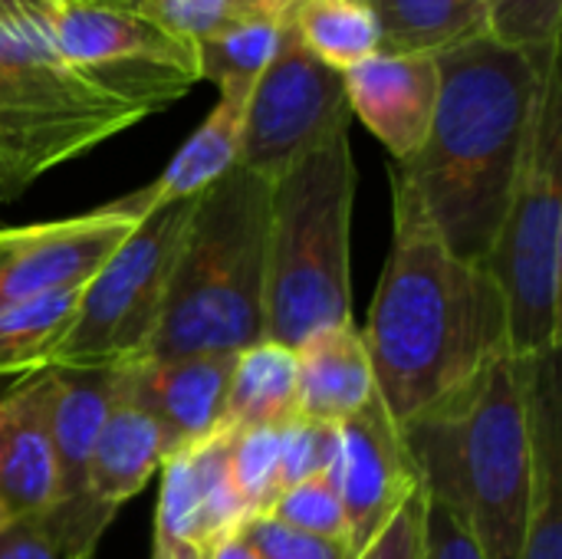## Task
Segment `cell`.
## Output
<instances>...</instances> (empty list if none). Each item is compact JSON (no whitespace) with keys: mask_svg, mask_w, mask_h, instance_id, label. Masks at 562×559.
<instances>
[{"mask_svg":"<svg viewBox=\"0 0 562 559\" xmlns=\"http://www.w3.org/2000/svg\"><path fill=\"white\" fill-rule=\"evenodd\" d=\"M553 56L494 36L438 53V109L425 145L392 165V211L431 227L461 260L484 264L494 250Z\"/></svg>","mask_w":562,"mask_h":559,"instance_id":"1","label":"cell"},{"mask_svg":"<svg viewBox=\"0 0 562 559\" xmlns=\"http://www.w3.org/2000/svg\"><path fill=\"white\" fill-rule=\"evenodd\" d=\"M392 214V250L359 333L375 392L392 422L405 425L510 353V343L494 273L454 257L422 221Z\"/></svg>","mask_w":562,"mask_h":559,"instance_id":"2","label":"cell"},{"mask_svg":"<svg viewBox=\"0 0 562 559\" xmlns=\"http://www.w3.org/2000/svg\"><path fill=\"white\" fill-rule=\"evenodd\" d=\"M422 494L464 524L484 559H517L533 507L527 395L510 353L398 425Z\"/></svg>","mask_w":562,"mask_h":559,"instance_id":"3","label":"cell"},{"mask_svg":"<svg viewBox=\"0 0 562 559\" xmlns=\"http://www.w3.org/2000/svg\"><path fill=\"white\" fill-rule=\"evenodd\" d=\"M270 181L234 168L194 198L148 359L237 356L263 336Z\"/></svg>","mask_w":562,"mask_h":559,"instance_id":"4","label":"cell"},{"mask_svg":"<svg viewBox=\"0 0 562 559\" xmlns=\"http://www.w3.org/2000/svg\"><path fill=\"white\" fill-rule=\"evenodd\" d=\"M356 158L349 128L329 135L277 181L267 217L263 336L290 349L352 323Z\"/></svg>","mask_w":562,"mask_h":559,"instance_id":"5","label":"cell"},{"mask_svg":"<svg viewBox=\"0 0 562 559\" xmlns=\"http://www.w3.org/2000/svg\"><path fill=\"white\" fill-rule=\"evenodd\" d=\"M145 119V109L76 72L43 16L0 13V201Z\"/></svg>","mask_w":562,"mask_h":559,"instance_id":"6","label":"cell"},{"mask_svg":"<svg viewBox=\"0 0 562 559\" xmlns=\"http://www.w3.org/2000/svg\"><path fill=\"white\" fill-rule=\"evenodd\" d=\"M484 267L494 273L507 303L510 356L560 353L562 277V69L550 59L514 194Z\"/></svg>","mask_w":562,"mask_h":559,"instance_id":"7","label":"cell"},{"mask_svg":"<svg viewBox=\"0 0 562 559\" xmlns=\"http://www.w3.org/2000/svg\"><path fill=\"white\" fill-rule=\"evenodd\" d=\"M191 208L194 198L145 211L138 227L82 287L76 316L53 353V369H125L148 359Z\"/></svg>","mask_w":562,"mask_h":559,"instance_id":"8","label":"cell"},{"mask_svg":"<svg viewBox=\"0 0 562 559\" xmlns=\"http://www.w3.org/2000/svg\"><path fill=\"white\" fill-rule=\"evenodd\" d=\"M46 30L76 72L148 115L201 82L198 46L155 26L132 7L56 0Z\"/></svg>","mask_w":562,"mask_h":559,"instance_id":"9","label":"cell"},{"mask_svg":"<svg viewBox=\"0 0 562 559\" xmlns=\"http://www.w3.org/2000/svg\"><path fill=\"white\" fill-rule=\"evenodd\" d=\"M349 122L342 72L316 59L290 26L283 49L247 96L237 168L277 181L329 135L349 128Z\"/></svg>","mask_w":562,"mask_h":559,"instance_id":"10","label":"cell"},{"mask_svg":"<svg viewBox=\"0 0 562 559\" xmlns=\"http://www.w3.org/2000/svg\"><path fill=\"white\" fill-rule=\"evenodd\" d=\"M145 217L142 194L105 208L0 231V310L56 290H82Z\"/></svg>","mask_w":562,"mask_h":559,"instance_id":"11","label":"cell"},{"mask_svg":"<svg viewBox=\"0 0 562 559\" xmlns=\"http://www.w3.org/2000/svg\"><path fill=\"white\" fill-rule=\"evenodd\" d=\"M112 395L115 369H53V504L43 524L63 559L92 557L105 534L89 504V461Z\"/></svg>","mask_w":562,"mask_h":559,"instance_id":"12","label":"cell"},{"mask_svg":"<svg viewBox=\"0 0 562 559\" xmlns=\"http://www.w3.org/2000/svg\"><path fill=\"white\" fill-rule=\"evenodd\" d=\"M231 428L204 445L175 451L158 471L151 559H207L240 530L247 511L231 481Z\"/></svg>","mask_w":562,"mask_h":559,"instance_id":"13","label":"cell"},{"mask_svg":"<svg viewBox=\"0 0 562 559\" xmlns=\"http://www.w3.org/2000/svg\"><path fill=\"white\" fill-rule=\"evenodd\" d=\"M329 478L349 517L356 554L385 527L402 501L418 491L402 432L382 405L379 392L366 409L339 422V448Z\"/></svg>","mask_w":562,"mask_h":559,"instance_id":"14","label":"cell"},{"mask_svg":"<svg viewBox=\"0 0 562 559\" xmlns=\"http://www.w3.org/2000/svg\"><path fill=\"white\" fill-rule=\"evenodd\" d=\"M231 366L234 356L217 353L142 359L115 369V389L155 418L168 455H175L204 445L227 428Z\"/></svg>","mask_w":562,"mask_h":559,"instance_id":"15","label":"cell"},{"mask_svg":"<svg viewBox=\"0 0 562 559\" xmlns=\"http://www.w3.org/2000/svg\"><path fill=\"white\" fill-rule=\"evenodd\" d=\"M349 112L389 148L395 161H408L428 138L441 69L435 53H385L342 72Z\"/></svg>","mask_w":562,"mask_h":559,"instance_id":"16","label":"cell"},{"mask_svg":"<svg viewBox=\"0 0 562 559\" xmlns=\"http://www.w3.org/2000/svg\"><path fill=\"white\" fill-rule=\"evenodd\" d=\"M53 369L0 385V514L43 517L53 504Z\"/></svg>","mask_w":562,"mask_h":559,"instance_id":"17","label":"cell"},{"mask_svg":"<svg viewBox=\"0 0 562 559\" xmlns=\"http://www.w3.org/2000/svg\"><path fill=\"white\" fill-rule=\"evenodd\" d=\"M557 356L517 359L530 441H533V507L517 559H562V418Z\"/></svg>","mask_w":562,"mask_h":559,"instance_id":"18","label":"cell"},{"mask_svg":"<svg viewBox=\"0 0 562 559\" xmlns=\"http://www.w3.org/2000/svg\"><path fill=\"white\" fill-rule=\"evenodd\" d=\"M165 458L168 448L155 418L115 389L89 461V504L95 517L109 527L115 514L161 471Z\"/></svg>","mask_w":562,"mask_h":559,"instance_id":"19","label":"cell"},{"mask_svg":"<svg viewBox=\"0 0 562 559\" xmlns=\"http://www.w3.org/2000/svg\"><path fill=\"white\" fill-rule=\"evenodd\" d=\"M300 415L339 425L366 409L375 395L372 362L359 326L342 323L296 346Z\"/></svg>","mask_w":562,"mask_h":559,"instance_id":"20","label":"cell"},{"mask_svg":"<svg viewBox=\"0 0 562 559\" xmlns=\"http://www.w3.org/2000/svg\"><path fill=\"white\" fill-rule=\"evenodd\" d=\"M247 96L250 92H240V89H224L221 92L217 105L191 132V138L178 148V155L168 161V168L148 188L138 191L145 211L155 208V204L198 198L211 185H217L227 171L237 168Z\"/></svg>","mask_w":562,"mask_h":559,"instance_id":"21","label":"cell"},{"mask_svg":"<svg viewBox=\"0 0 562 559\" xmlns=\"http://www.w3.org/2000/svg\"><path fill=\"white\" fill-rule=\"evenodd\" d=\"M300 415V366L296 349L260 339L234 356L227 385V428L283 425Z\"/></svg>","mask_w":562,"mask_h":559,"instance_id":"22","label":"cell"},{"mask_svg":"<svg viewBox=\"0 0 562 559\" xmlns=\"http://www.w3.org/2000/svg\"><path fill=\"white\" fill-rule=\"evenodd\" d=\"M385 53H445L487 36L491 0H369Z\"/></svg>","mask_w":562,"mask_h":559,"instance_id":"23","label":"cell"},{"mask_svg":"<svg viewBox=\"0 0 562 559\" xmlns=\"http://www.w3.org/2000/svg\"><path fill=\"white\" fill-rule=\"evenodd\" d=\"M296 40L336 72L382 49L379 16L369 0H303L290 16Z\"/></svg>","mask_w":562,"mask_h":559,"instance_id":"24","label":"cell"},{"mask_svg":"<svg viewBox=\"0 0 562 559\" xmlns=\"http://www.w3.org/2000/svg\"><path fill=\"white\" fill-rule=\"evenodd\" d=\"M82 290H56L0 310V379L49 369Z\"/></svg>","mask_w":562,"mask_h":559,"instance_id":"25","label":"cell"},{"mask_svg":"<svg viewBox=\"0 0 562 559\" xmlns=\"http://www.w3.org/2000/svg\"><path fill=\"white\" fill-rule=\"evenodd\" d=\"M290 36V23L280 20H247L221 33L198 40V72L201 79L224 89L250 92L257 76L277 59Z\"/></svg>","mask_w":562,"mask_h":559,"instance_id":"26","label":"cell"},{"mask_svg":"<svg viewBox=\"0 0 562 559\" xmlns=\"http://www.w3.org/2000/svg\"><path fill=\"white\" fill-rule=\"evenodd\" d=\"M280 428L283 425L231 428L227 465L247 517L267 514L280 494Z\"/></svg>","mask_w":562,"mask_h":559,"instance_id":"27","label":"cell"},{"mask_svg":"<svg viewBox=\"0 0 562 559\" xmlns=\"http://www.w3.org/2000/svg\"><path fill=\"white\" fill-rule=\"evenodd\" d=\"M267 517H273L293 530H303V534H313L323 540H339V544L352 547L349 517L342 511V501H339L329 474H316V478H306L293 488H283L277 494V501L270 504Z\"/></svg>","mask_w":562,"mask_h":559,"instance_id":"28","label":"cell"},{"mask_svg":"<svg viewBox=\"0 0 562 559\" xmlns=\"http://www.w3.org/2000/svg\"><path fill=\"white\" fill-rule=\"evenodd\" d=\"M135 10L148 16L155 26L168 30L171 36H181L191 43L211 33H221L234 23L273 20L257 0H138Z\"/></svg>","mask_w":562,"mask_h":559,"instance_id":"29","label":"cell"},{"mask_svg":"<svg viewBox=\"0 0 562 559\" xmlns=\"http://www.w3.org/2000/svg\"><path fill=\"white\" fill-rule=\"evenodd\" d=\"M562 0H491L487 36L530 56L560 49Z\"/></svg>","mask_w":562,"mask_h":559,"instance_id":"30","label":"cell"},{"mask_svg":"<svg viewBox=\"0 0 562 559\" xmlns=\"http://www.w3.org/2000/svg\"><path fill=\"white\" fill-rule=\"evenodd\" d=\"M339 448V425L293 415L280 428V491L306 478L329 474Z\"/></svg>","mask_w":562,"mask_h":559,"instance_id":"31","label":"cell"},{"mask_svg":"<svg viewBox=\"0 0 562 559\" xmlns=\"http://www.w3.org/2000/svg\"><path fill=\"white\" fill-rule=\"evenodd\" d=\"M260 559H356V550L339 540H323L303 530H293L267 514L247 517L237 530Z\"/></svg>","mask_w":562,"mask_h":559,"instance_id":"32","label":"cell"},{"mask_svg":"<svg viewBox=\"0 0 562 559\" xmlns=\"http://www.w3.org/2000/svg\"><path fill=\"white\" fill-rule=\"evenodd\" d=\"M425 511L428 497L412 491L385 527L356 554V559H425Z\"/></svg>","mask_w":562,"mask_h":559,"instance_id":"33","label":"cell"},{"mask_svg":"<svg viewBox=\"0 0 562 559\" xmlns=\"http://www.w3.org/2000/svg\"><path fill=\"white\" fill-rule=\"evenodd\" d=\"M425 559H484L458 517L428 501L425 511Z\"/></svg>","mask_w":562,"mask_h":559,"instance_id":"34","label":"cell"},{"mask_svg":"<svg viewBox=\"0 0 562 559\" xmlns=\"http://www.w3.org/2000/svg\"><path fill=\"white\" fill-rule=\"evenodd\" d=\"M0 559H63L43 517L0 524Z\"/></svg>","mask_w":562,"mask_h":559,"instance_id":"35","label":"cell"},{"mask_svg":"<svg viewBox=\"0 0 562 559\" xmlns=\"http://www.w3.org/2000/svg\"><path fill=\"white\" fill-rule=\"evenodd\" d=\"M56 0H0L3 16H49Z\"/></svg>","mask_w":562,"mask_h":559,"instance_id":"36","label":"cell"},{"mask_svg":"<svg viewBox=\"0 0 562 559\" xmlns=\"http://www.w3.org/2000/svg\"><path fill=\"white\" fill-rule=\"evenodd\" d=\"M207 559H260V557L250 550V544H247L240 534H231V537H224V540L211 550V557Z\"/></svg>","mask_w":562,"mask_h":559,"instance_id":"37","label":"cell"},{"mask_svg":"<svg viewBox=\"0 0 562 559\" xmlns=\"http://www.w3.org/2000/svg\"><path fill=\"white\" fill-rule=\"evenodd\" d=\"M263 10H267V16H273V20H283V23H290V16L296 13V7L303 3V0H257Z\"/></svg>","mask_w":562,"mask_h":559,"instance_id":"38","label":"cell"},{"mask_svg":"<svg viewBox=\"0 0 562 559\" xmlns=\"http://www.w3.org/2000/svg\"><path fill=\"white\" fill-rule=\"evenodd\" d=\"M89 3H112V7H138V0H89Z\"/></svg>","mask_w":562,"mask_h":559,"instance_id":"39","label":"cell"},{"mask_svg":"<svg viewBox=\"0 0 562 559\" xmlns=\"http://www.w3.org/2000/svg\"><path fill=\"white\" fill-rule=\"evenodd\" d=\"M0 524H7V517H3V514H0Z\"/></svg>","mask_w":562,"mask_h":559,"instance_id":"40","label":"cell"},{"mask_svg":"<svg viewBox=\"0 0 562 559\" xmlns=\"http://www.w3.org/2000/svg\"><path fill=\"white\" fill-rule=\"evenodd\" d=\"M86 559H92V557H86Z\"/></svg>","mask_w":562,"mask_h":559,"instance_id":"41","label":"cell"}]
</instances>
